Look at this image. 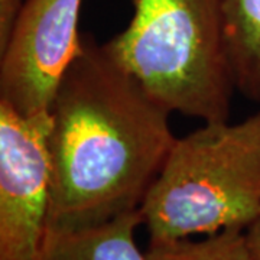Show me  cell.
Returning a JSON list of instances; mask_svg holds the SVG:
<instances>
[{
  "mask_svg": "<svg viewBox=\"0 0 260 260\" xmlns=\"http://www.w3.org/2000/svg\"><path fill=\"white\" fill-rule=\"evenodd\" d=\"M171 114L107 44L84 38L49 106L47 232L140 210L177 140Z\"/></svg>",
  "mask_w": 260,
  "mask_h": 260,
  "instance_id": "cell-1",
  "label": "cell"
},
{
  "mask_svg": "<svg viewBox=\"0 0 260 260\" xmlns=\"http://www.w3.org/2000/svg\"><path fill=\"white\" fill-rule=\"evenodd\" d=\"M140 214L150 240L246 230L260 214V112L175 140Z\"/></svg>",
  "mask_w": 260,
  "mask_h": 260,
  "instance_id": "cell-2",
  "label": "cell"
},
{
  "mask_svg": "<svg viewBox=\"0 0 260 260\" xmlns=\"http://www.w3.org/2000/svg\"><path fill=\"white\" fill-rule=\"evenodd\" d=\"M114 55L172 113L230 119L234 90L223 41V0H132Z\"/></svg>",
  "mask_w": 260,
  "mask_h": 260,
  "instance_id": "cell-3",
  "label": "cell"
},
{
  "mask_svg": "<svg viewBox=\"0 0 260 260\" xmlns=\"http://www.w3.org/2000/svg\"><path fill=\"white\" fill-rule=\"evenodd\" d=\"M49 110L0 103V260H39L51 205Z\"/></svg>",
  "mask_w": 260,
  "mask_h": 260,
  "instance_id": "cell-4",
  "label": "cell"
},
{
  "mask_svg": "<svg viewBox=\"0 0 260 260\" xmlns=\"http://www.w3.org/2000/svg\"><path fill=\"white\" fill-rule=\"evenodd\" d=\"M83 0H28L0 52V103L20 114L49 110L59 81L81 52Z\"/></svg>",
  "mask_w": 260,
  "mask_h": 260,
  "instance_id": "cell-5",
  "label": "cell"
},
{
  "mask_svg": "<svg viewBox=\"0 0 260 260\" xmlns=\"http://www.w3.org/2000/svg\"><path fill=\"white\" fill-rule=\"evenodd\" d=\"M140 210L75 232H47L39 260H149L136 243Z\"/></svg>",
  "mask_w": 260,
  "mask_h": 260,
  "instance_id": "cell-6",
  "label": "cell"
},
{
  "mask_svg": "<svg viewBox=\"0 0 260 260\" xmlns=\"http://www.w3.org/2000/svg\"><path fill=\"white\" fill-rule=\"evenodd\" d=\"M223 41L234 90L260 103V0H223Z\"/></svg>",
  "mask_w": 260,
  "mask_h": 260,
  "instance_id": "cell-7",
  "label": "cell"
},
{
  "mask_svg": "<svg viewBox=\"0 0 260 260\" xmlns=\"http://www.w3.org/2000/svg\"><path fill=\"white\" fill-rule=\"evenodd\" d=\"M149 260H253L246 233L239 229L203 236V239L150 240Z\"/></svg>",
  "mask_w": 260,
  "mask_h": 260,
  "instance_id": "cell-8",
  "label": "cell"
},
{
  "mask_svg": "<svg viewBox=\"0 0 260 260\" xmlns=\"http://www.w3.org/2000/svg\"><path fill=\"white\" fill-rule=\"evenodd\" d=\"M28 0H0V52L8 47Z\"/></svg>",
  "mask_w": 260,
  "mask_h": 260,
  "instance_id": "cell-9",
  "label": "cell"
},
{
  "mask_svg": "<svg viewBox=\"0 0 260 260\" xmlns=\"http://www.w3.org/2000/svg\"><path fill=\"white\" fill-rule=\"evenodd\" d=\"M247 244L251 251L253 260H260V214L259 217L244 230Z\"/></svg>",
  "mask_w": 260,
  "mask_h": 260,
  "instance_id": "cell-10",
  "label": "cell"
}]
</instances>
